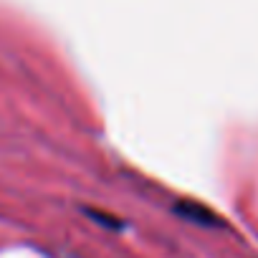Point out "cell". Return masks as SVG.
Returning a JSON list of instances; mask_svg holds the SVG:
<instances>
[{
	"mask_svg": "<svg viewBox=\"0 0 258 258\" xmlns=\"http://www.w3.org/2000/svg\"><path fill=\"white\" fill-rule=\"evenodd\" d=\"M175 213L182 215L185 220L198 223V225H220V220H218V215H215L213 210H208L205 205L192 203V200H180V203L175 205Z\"/></svg>",
	"mask_w": 258,
	"mask_h": 258,
	"instance_id": "cell-1",
	"label": "cell"
},
{
	"mask_svg": "<svg viewBox=\"0 0 258 258\" xmlns=\"http://www.w3.org/2000/svg\"><path fill=\"white\" fill-rule=\"evenodd\" d=\"M96 223H104V225H109V228H121V223L119 220H111V215H106V213H99V210H86Z\"/></svg>",
	"mask_w": 258,
	"mask_h": 258,
	"instance_id": "cell-2",
	"label": "cell"
}]
</instances>
